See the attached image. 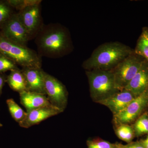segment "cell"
Masks as SVG:
<instances>
[{
  "label": "cell",
  "instance_id": "cell-6",
  "mask_svg": "<svg viewBox=\"0 0 148 148\" xmlns=\"http://www.w3.org/2000/svg\"><path fill=\"white\" fill-rule=\"evenodd\" d=\"M45 88L48 100L53 107L64 112L68 104L66 87L56 78L44 71Z\"/></svg>",
  "mask_w": 148,
  "mask_h": 148
},
{
  "label": "cell",
  "instance_id": "cell-26",
  "mask_svg": "<svg viewBox=\"0 0 148 148\" xmlns=\"http://www.w3.org/2000/svg\"><path fill=\"white\" fill-rule=\"evenodd\" d=\"M139 142L145 148H148V135H147L145 139H141Z\"/></svg>",
  "mask_w": 148,
  "mask_h": 148
},
{
  "label": "cell",
  "instance_id": "cell-13",
  "mask_svg": "<svg viewBox=\"0 0 148 148\" xmlns=\"http://www.w3.org/2000/svg\"><path fill=\"white\" fill-rule=\"evenodd\" d=\"M148 87V62L145 61L124 89L137 97L147 91Z\"/></svg>",
  "mask_w": 148,
  "mask_h": 148
},
{
  "label": "cell",
  "instance_id": "cell-11",
  "mask_svg": "<svg viewBox=\"0 0 148 148\" xmlns=\"http://www.w3.org/2000/svg\"><path fill=\"white\" fill-rule=\"evenodd\" d=\"M63 112L60 109L53 106L43 107L27 112L25 119L19 125L20 127L27 128L42 121Z\"/></svg>",
  "mask_w": 148,
  "mask_h": 148
},
{
  "label": "cell",
  "instance_id": "cell-2",
  "mask_svg": "<svg viewBox=\"0 0 148 148\" xmlns=\"http://www.w3.org/2000/svg\"><path fill=\"white\" fill-rule=\"evenodd\" d=\"M38 45L42 54L53 57L66 54L71 48L69 32L58 25L42 31L38 38Z\"/></svg>",
  "mask_w": 148,
  "mask_h": 148
},
{
  "label": "cell",
  "instance_id": "cell-3",
  "mask_svg": "<svg viewBox=\"0 0 148 148\" xmlns=\"http://www.w3.org/2000/svg\"><path fill=\"white\" fill-rule=\"evenodd\" d=\"M0 53L14 61L23 68L41 69L39 54L27 46L20 45L8 39L0 32Z\"/></svg>",
  "mask_w": 148,
  "mask_h": 148
},
{
  "label": "cell",
  "instance_id": "cell-19",
  "mask_svg": "<svg viewBox=\"0 0 148 148\" xmlns=\"http://www.w3.org/2000/svg\"><path fill=\"white\" fill-rule=\"evenodd\" d=\"M132 125L135 138L148 135V115L147 112L138 118Z\"/></svg>",
  "mask_w": 148,
  "mask_h": 148
},
{
  "label": "cell",
  "instance_id": "cell-22",
  "mask_svg": "<svg viewBox=\"0 0 148 148\" xmlns=\"http://www.w3.org/2000/svg\"><path fill=\"white\" fill-rule=\"evenodd\" d=\"M6 1L13 8L20 11L30 6L40 4L42 1L40 0H7Z\"/></svg>",
  "mask_w": 148,
  "mask_h": 148
},
{
  "label": "cell",
  "instance_id": "cell-27",
  "mask_svg": "<svg viewBox=\"0 0 148 148\" xmlns=\"http://www.w3.org/2000/svg\"><path fill=\"white\" fill-rule=\"evenodd\" d=\"M3 126V124L0 123V128H1Z\"/></svg>",
  "mask_w": 148,
  "mask_h": 148
},
{
  "label": "cell",
  "instance_id": "cell-15",
  "mask_svg": "<svg viewBox=\"0 0 148 148\" xmlns=\"http://www.w3.org/2000/svg\"><path fill=\"white\" fill-rule=\"evenodd\" d=\"M6 82L12 89L18 93L27 91L25 77L19 69L11 71L7 77Z\"/></svg>",
  "mask_w": 148,
  "mask_h": 148
},
{
  "label": "cell",
  "instance_id": "cell-9",
  "mask_svg": "<svg viewBox=\"0 0 148 148\" xmlns=\"http://www.w3.org/2000/svg\"><path fill=\"white\" fill-rule=\"evenodd\" d=\"M136 97L130 91L123 89L98 103L108 107L114 116L125 109Z\"/></svg>",
  "mask_w": 148,
  "mask_h": 148
},
{
  "label": "cell",
  "instance_id": "cell-28",
  "mask_svg": "<svg viewBox=\"0 0 148 148\" xmlns=\"http://www.w3.org/2000/svg\"><path fill=\"white\" fill-rule=\"evenodd\" d=\"M147 114L148 115V110H147Z\"/></svg>",
  "mask_w": 148,
  "mask_h": 148
},
{
  "label": "cell",
  "instance_id": "cell-16",
  "mask_svg": "<svg viewBox=\"0 0 148 148\" xmlns=\"http://www.w3.org/2000/svg\"><path fill=\"white\" fill-rule=\"evenodd\" d=\"M114 130L117 137L128 144L135 138L132 125L116 123L114 124Z\"/></svg>",
  "mask_w": 148,
  "mask_h": 148
},
{
  "label": "cell",
  "instance_id": "cell-5",
  "mask_svg": "<svg viewBox=\"0 0 148 148\" xmlns=\"http://www.w3.org/2000/svg\"><path fill=\"white\" fill-rule=\"evenodd\" d=\"M145 61V58L134 51L111 70L119 90H121L125 88Z\"/></svg>",
  "mask_w": 148,
  "mask_h": 148
},
{
  "label": "cell",
  "instance_id": "cell-12",
  "mask_svg": "<svg viewBox=\"0 0 148 148\" xmlns=\"http://www.w3.org/2000/svg\"><path fill=\"white\" fill-rule=\"evenodd\" d=\"M21 71L26 80L27 91L46 95L44 71L31 68H23Z\"/></svg>",
  "mask_w": 148,
  "mask_h": 148
},
{
  "label": "cell",
  "instance_id": "cell-23",
  "mask_svg": "<svg viewBox=\"0 0 148 148\" xmlns=\"http://www.w3.org/2000/svg\"><path fill=\"white\" fill-rule=\"evenodd\" d=\"M17 64L5 56L0 53V73L18 70Z\"/></svg>",
  "mask_w": 148,
  "mask_h": 148
},
{
  "label": "cell",
  "instance_id": "cell-20",
  "mask_svg": "<svg viewBox=\"0 0 148 148\" xmlns=\"http://www.w3.org/2000/svg\"><path fill=\"white\" fill-rule=\"evenodd\" d=\"M12 9L6 1H0V29L13 14Z\"/></svg>",
  "mask_w": 148,
  "mask_h": 148
},
{
  "label": "cell",
  "instance_id": "cell-10",
  "mask_svg": "<svg viewBox=\"0 0 148 148\" xmlns=\"http://www.w3.org/2000/svg\"><path fill=\"white\" fill-rule=\"evenodd\" d=\"M17 14L30 36L38 31L40 24V4L26 8L19 11Z\"/></svg>",
  "mask_w": 148,
  "mask_h": 148
},
{
  "label": "cell",
  "instance_id": "cell-24",
  "mask_svg": "<svg viewBox=\"0 0 148 148\" xmlns=\"http://www.w3.org/2000/svg\"><path fill=\"white\" fill-rule=\"evenodd\" d=\"M116 144L118 148H145L139 141L132 142L125 145L119 143H116Z\"/></svg>",
  "mask_w": 148,
  "mask_h": 148
},
{
  "label": "cell",
  "instance_id": "cell-21",
  "mask_svg": "<svg viewBox=\"0 0 148 148\" xmlns=\"http://www.w3.org/2000/svg\"><path fill=\"white\" fill-rule=\"evenodd\" d=\"M86 145L87 148H118L116 143H112L100 138L88 139Z\"/></svg>",
  "mask_w": 148,
  "mask_h": 148
},
{
  "label": "cell",
  "instance_id": "cell-29",
  "mask_svg": "<svg viewBox=\"0 0 148 148\" xmlns=\"http://www.w3.org/2000/svg\"><path fill=\"white\" fill-rule=\"evenodd\" d=\"M147 91L148 94V87L147 89Z\"/></svg>",
  "mask_w": 148,
  "mask_h": 148
},
{
  "label": "cell",
  "instance_id": "cell-18",
  "mask_svg": "<svg viewBox=\"0 0 148 148\" xmlns=\"http://www.w3.org/2000/svg\"><path fill=\"white\" fill-rule=\"evenodd\" d=\"M6 104L10 113L12 118L18 124L25 119L27 115V112H25L12 98L6 100Z\"/></svg>",
  "mask_w": 148,
  "mask_h": 148
},
{
  "label": "cell",
  "instance_id": "cell-4",
  "mask_svg": "<svg viewBox=\"0 0 148 148\" xmlns=\"http://www.w3.org/2000/svg\"><path fill=\"white\" fill-rule=\"evenodd\" d=\"M92 101L98 103L119 92L112 71L93 69L86 71Z\"/></svg>",
  "mask_w": 148,
  "mask_h": 148
},
{
  "label": "cell",
  "instance_id": "cell-14",
  "mask_svg": "<svg viewBox=\"0 0 148 148\" xmlns=\"http://www.w3.org/2000/svg\"><path fill=\"white\" fill-rule=\"evenodd\" d=\"M20 103L27 112L35 109L52 106L46 95L37 92L24 91L19 93Z\"/></svg>",
  "mask_w": 148,
  "mask_h": 148
},
{
  "label": "cell",
  "instance_id": "cell-25",
  "mask_svg": "<svg viewBox=\"0 0 148 148\" xmlns=\"http://www.w3.org/2000/svg\"><path fill=\"white\" fill-rule=\"evenodd\" d=\"M6 78L3 73H0V96L2 92L3 87L6 82Z\"/></svg>",
  "mask_w": 148,
  "mask_h": 148
},
{
  "label": "cell",
  "instance_id": "cell-8",
  "mask_svg": "<svg viewBox=\"0 0 148 148\" xmlns=\"http://www.w3.org/2000/svg\"><path fill=\"white\" fill-rule=\"evenodd\" d=\"M0 32L8 39L24 46H27L31 37L20 21L17 13L12 14L0 29Z\"/></svg>",
  "mask_w": 148,
  "mask_h": 148
},
{
  "label": "cell",
  "instance_id": "cell-7",
  "mask_svg": "<svg viewBox=\"0 0 148 148\" xmlns=\"http://www.w3.org/2000/svg\"><path fill=\"white\" fill-rule=\"evenodd\" d=\"M148 110L147 91L136 97L122 111L113 118L114 124H132Z\"/></svg>",
  "mask_w": 148,
  "mask_h": 148
},
{
  "label": "cell",
  "instance_id": "cell-1",
  "mask_svg": "<svg viewBox=\"0 0 148 148\" xmlns=\"http://www.w3.org/2000/svg\"><path fill=\"white\" fill-rule=\"evenodd\" d=\"M134 52V49L119 42L105 43L93 51L90 57L83 63L82 67L86 71H111Z\"/></svg>",
  "mask_w": 148,
  "mask_h": 148
},
{
  "label": "cell",
  "instance_id": "cell-17",
  "mask_svg": "<svg viewBox=\"0 0 148 148\" xmlns=\"http://www.w3.org/2000/svg\"><path fill=\"white\" fill-rule=\"evenodd\" d=\"M135 53L142 56L148 62V27H144L137 41Z\"/></svg>",
  "mask_w": 148,
  "mask_h": 148
}]
</instances>
